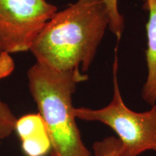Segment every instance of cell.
Here are the masks:
<instances>
[{"label":"cell","instance_id":"cell-1","mask_svg":"<svg viewBox=\"0 0 156 156\" xmlns=\"http://www.w3.org/2000/svg\"><path fill=\"white\" fill-rule=\"evenodd\" d=\"M108 26L103 0H77L46 22L30 51L38 63L86 73Z\"/></svg>","mask_w":156,"mask_h":156},{"label":"cell","instance_id":"cell-2","mask_svg":"<svg viewBox=\"0 0 156 156\" xmlns=\"http://www.w3.org/2000/svg\"><path fill=\"white\" fill-rule=\"evenodd\" d=\"M28 87L46 124L51 156H92L76 123L73 95L88 76L80 69L60 71L36 62L28 71Z\"/></svg>","mask_w":156,"mask_h":156},{"label":"cell","instance_id":"cell-3","mask_svg":"<svg viewBox=\"0 0 156 156\" xmlns=\"http://www.w3.org/2000/svg\"><path fill=\"white\" fill-rule=\"evenodd\" d=\"M118 56L113 64L114 94L108 106L100 109L75 108L76 119L99 122L112 128L121 142L119 156H138L143 152L156 153V103L145 112L132 111L124 103L118 83Z\"/></svg>","mask_w":156,"mask_h":156},{"label":"cell","instance_id":"cell-4","mask_svg":"<svg viewBox=\"0 0 156 156\" xmlns=\"http://www.w3.org/2000/svg\"><path fill=\"white\" fill-rule=\"evenodd\" d=\"M56 12L46 0H0V46L9 54L30 51Z\"/></svg>","mask_w":156,"mask_h":156},{"label":"cell","instance_id":"cell-5","mask_svg":"<svg viewBox=\"0 0 156 156\" xmlns=\"http://www.w3.org/2000/svg\"><path fill=\"white\" fill-rule=\"evenodd\" d=\"M15 131L27 156H46L50 153L51 141L46 124L39 114H30L17 119Z\"/></svg>","mask_w":156,"mask_h":156},{"label":"cell","instance_id":"cell-6","mask_svg":"<svg viewBox=\"0 0 156 156\" xmlns=\"http://www.w3.org/2000/svg\"><path fill=\"white\" fill-rule=\"evenodd\" d=\"M144 9L148 11L149 17L146 24L147 48L146 62L147 77L143 85L142 96L148 104L156 103V0H142Z\"/></svg>","mask_w":156,"mask_h":156},{"label":"cell","instance_id":"cell-7","mask_svg":"<svg viewBox=\"0 0 156 156\" xmlns=\"http://www.w3.org/2000/svg\"><path fill=\"white\" fill-rule=\"evenodd\" d=\"M103 2L109 17L108 28L119 41L124 30V17L119 11L118 0H103Z\"/></svg>","mask_w":156,"mask_h":156},{"label":"cell","instance_id":"cell-8","mask_svg":"<svg viewBox=\"0 0 156 156\" xmlns=\"http://www.w3.org/2000/svg\"><path fill=\"white\" fill-rule=\"evenodd\" d=\"M17 120L9 107L0 99V140L6 139L12 134Z\"/></svg>","mask_w":156,"mask_h":156},{"label":"cell","instance_id":"cell-9","mask_svg":"<svg viewBox=\"0 0 156 156\" xmlns=\"http://www.w3.org/2000/svg\"><path fill=\"white\" fill-rule=\"evenodd\" d=\"M120 147V140L113 136L95 142L93 145L95 156H119Z\"/></svg>","mask_w":156,"mask_h":156},{"label":"cell","instance_id":"cell-10","mask_svg":"<svg viewBox=\"0 0 156 156\" xmlns=\"http://www.w3.org/2000/svg\"><path fill=\"white\" fill-rule=\"evenodd\" d=\"M15 69V62L10 56L0 46V80L9 77Z\"/></svg>","mask_w":156,"mask_h":156}]
</instances>
